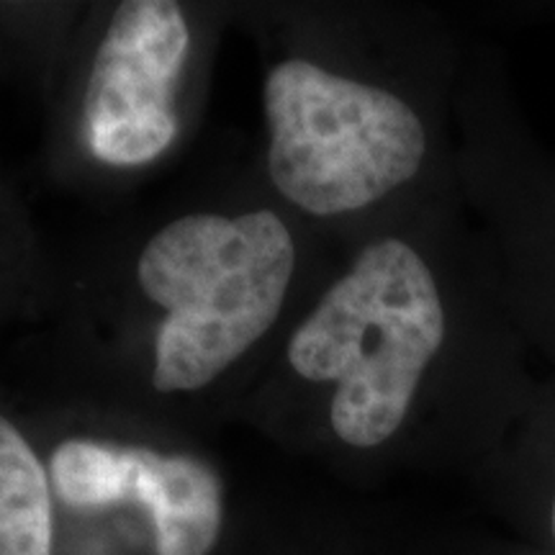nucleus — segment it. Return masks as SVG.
<instances>
[{"label":"nucleus","instance_id":"nucleus-1","mask_svg":"<svg viewBox=\"0 0 555 555\" xmlns=\"http://www.w3.org/2000/svg\"><path fill=\"white\" fill-rule=\"evenodd\" d=\"M461 198L365 234L291 332L288 367L347 453L384 455L425 433L478 468L535 399L532 347L483 232L457 221Z\"/></svg>","mask_w":555,"mask_h":555},{"label":"nucleus","instance_id":"nucleus-9","mask_svg":"<svg viewBox=\"0 0 555 555\" xmlns=\"http://www.w3.org/2000/svg\"><path fill=\"white\" fill-rule=\"evenodd\" d=\"M483 555H551V553L540 551V547L522 543V540L515 538V540H504V543L491 545L489 551H483Z\"/></svg>","mask_w":555,"mask_h":555},{"label":"nucleus","instance_id":"nucleus-11","mask_svg":"<svg viewBox=\"0 0 555 555\" xmlns=\"http://www.w3.org/2000/svg\"><path fill=\"white\" fill-rule=\"evenodd\" d=\"M3 258H5V247L0 242V288H3Z\"/></svg>","mask_w":555,"mask_h":555},{"label":"nucleus","instance_id":"nucleus-7","mask_svg":"<svg viewBox=\"0 0 555 555\" xmlns=\"http://www.w3.org/2000/svg\"><path fill=\"white\" fill-rule=\"evenodd\" d=\"M0 555H54L50 468L0 412Z\"/></svg>","mask_w":555,"mask_h":555},{"label":"nucleus","instance_id":"nucleus-2","mask_svg":"<svg viewBox=\"0 0 555 555\" xmlns=\"http://www.w3.org/2000/svg\"><path fill=\"white\" fill-rule=\"evenodd\" d=\"M446 82L286 57L268 69V176L298 211L367 224L371 234L463 196L446 147Z\"/></svg>","mask_w":555,"mask_h":555},{"label":"nucleus","instance_id":"nucleus-6","mask_svg":"<svg viewBox=\"0 0 555 555\" xmlns=\"http://www.w3.org/2000/svg\"><path fill=\"white\" fill-rule=\"evenodd\" d=\"M147 509L155 555H211L224 525L221 478L185 453L129 446L127 499Z\"/></svg>","mask_w":555,"mask_h":555},{"label":"nucleus","instance_id":"nucleus-4","mask_svg":"<svg viewBox=\"0 0 555 555\" xmlns=\"http://www.w3.org/2000/svg\"><path fill=\"white\" fill-rule=\"evenodd\" d=\"M191 26L172 0H127L111 13L86 90V139L101 163L139 168L176 142L178 80Z\"/></svg>","mask_w":555,"mask_h":555},{"label":"nucleus","instance_id":"nucleus-5","mask_svg":"<svg viewBox=\"0 0 555 555\" xmlns=\"http://www.w3.org/2000/svg\"><path fill=\"white\" fill-rule=\"evenodd\" d=\"M476 476L515 538L555 555V373L540 378L522 422Z\"/></svg>","mask_w":555,"mask_h":555},{"label":"nucleus","instance_id":"nucleus-8","mask_svg":"<svg viewBox=\"0 0 555 555\" xmlns=\"http://www.w3.org/2000/svg\"><path fill=\"white\" fill-rule=\"evenodd\" d=\"M129 446L75 437L54 448L50 481L54 494L75 509H106L127 496Z\"/></svg>","mask_w":555,"mask_h":555},{"label":"nucleus","instance_id":"nucleus-10","mask_svg":"<svg viewBox=\"0 0 555 555\" xmlns=\"http://www.w3.org/2000/svg\"><path fill=\"white\" fill-rule=\"evenodd\" d=\"M545 191H547V201H551L553 217H555V159L551 152H547V159H545Z\"/></svg>","mask_w":555,"mask_h":555},{"label":"nucleus","instance_id":"nucleus-3","mask_svg":"<svg viewBox=\"0 0 555 555\" xmlns=\"http://www.w3.org/2000/svg\"><path fill=\"white\" fill-rule=\"evenodd\" d=\"M298 270V245L270 208L185 214L157 229L137 281L163 309L152 386L193 393L219 380L273 330Z\"/></svg>","mask_w":555,"mask_h":555}]
</instances>
